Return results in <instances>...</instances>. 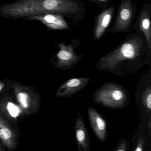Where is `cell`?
Instances as JSON below:
<instances>
[{
  "instance_id": "obj_1",
  "label": "cell",
  "mask_w": 151,
  "mask_h": 151,
  "mask_svg": "<svg viewBox=\"0 0 151 151\" xmlns=\"http://www.w3.org/2000/svg\"><path fill=\"white\" fill-rule=\"evenodd\" d=\"M142 46L139 39H131L100 58L96 68L120 77L134 74L145 63Z\"/></svg>"
},
{
  "instance_id": "obj_2",
  "label": "cell",
  "mask_w": 151,
  "mask_h": 151,
  "mask_svg": "<svg viewBox=\"0 0 151 151\" xmlns=\"http://www.w3.org/2000/svg\"><path fill=\"white\" fill-rule=\"evenodd\" d=\"M78 6L71 0H17L0 6V17L24 19L32 16L52 13L61 15L73 14Z\"/></svg>"
},
{
  "instance_id": "obj_3",
  "label": "cell",
  "mask_w": 151,
  "mask_h": 151,
  "mask_svg": "<svg viewBox=\"0 0 151 151\" xmlns=\"http://www.w3.org/2000/svg\"><path fill=\"white\" fill-rule=\"evenodd\" d=\"M92 98L97 104L111 109L124 108L130 101L127 89L115 82L103 84L93 93Z\"/></svg>"
},
{
  "instance_id": "obj_4",
  "label": "cell",
  "mask_w": 151,
  "mask_h": 151,
  "mask_svg": "<svg viewBox=\"0 0 151 151\" xmlns=\"http://www.w3.org/2000/svg\"><path fill=\"white\" fill-rule=\"evenodd\" d=\"M11 91L23 117L33 116L40 109L41 96L33 87L12 81Z\"/></svg>"
},
{
  "instance_id": "obj_5",
  "label": "cell",
  "mask_w": 151,
  "mask_h": 151,
  "mask_svg": "<svg viewBox=\"0 0 151 151\" xmlns=\"http://www.w3.org/2000/svg\"><path fill=\"white\" fill-rule=\"evenodd\" d=\"M59 48L58 52L50 60L52 66L62 70H70L78 63L83 55H78L72 45H66L64 43L55 44Z\"/></svg>"
},
{
  "instance_id": "obj_6",
  "label": "cell",
  "mask_w": 151,
  "mask_h": 151,
  "mask_svg": "<svg viewBox=\"0 0 151 151\" xmlns=\"http://www.w3.org/2000/svg\"><path fill=\"white\" fill-rule=\"evenodd\" d=\"M18 126L0 114V142L9 151H14L18 147L20 138Z\"/></svg>"
},
{
  "instance_id": "obj_7",
  "label": "cell",
  "mask_w": 151,
  "mask_h": 151,
  "mask_svg": "<svg viewBox=\"0 0 151 151\" xmlns=\"http://www.w3.org/2000/svg\"><path fill=\"white\" fill-rule=\"evenodd\" d=\"M0 114L16 124L19 119L23 117L20 107L14 99L11 87L0 93Z\"/></svg>"
},
{
  "instance_id": "obj_8",
  "label": "cell",
  "mask_w": 151,
  "mask_h": 151,
  "mask_svg": "<svg viewBox=\"0 0 151 151\" xmlns=\"http://www.w3.org/2000/svg\"><path fill=\"white\" fill-rule=\"evenodd\" d=\"M91 81L87 77H76L70 78L59 86L55 92L58 98H69L77 94L84 89Z\"/></svg>"
},
{
  "instance_id": "obj_9",
  "label": "cell",
  "mask_w": 151,
  "mask_h": 151,
  "mask_svg": "<svg viewBox=\"0 0 151 151\" xmlns=\"http://www.w3.org/2000/svg\"><path fill=\"white\" fill-rule=\"evenodd\" d=\"M87 115L92 129L97 138L101 142L106 140L109 136L107 124L103 116L95 109L90 107Z\"/></svg>"
},
{
  "instance_id": "obj_10",
  "label": "cell",
  "mask_w": 151,
  "mask_h": 151,
  "mask_svg": "<svg viewBox=\"0 0 151 151\" xmlns=\"http://www.w3.org/2000/svg\"><path fill=\"white\" fill-rule=\"evenodd\" d=\"M24 19L40 22L49 29L59 30L69 29L68 25L63 17L62 15L59 14L47 13L28 17Z\"/></svg>"
},
{
  "instance_id": "obj_11",
  "label": "cell",
  "mask_w": 151,
  "mask_h": 151,
  "mask_svg": "<svg viewBox=\"0 0 151 151\" xmlns=\"http://www.w3.org/2000/svg\"><path fill=\"white\" fill-rule=\"evenodd\" d=\"M78 151H91V140L85 123L81 114L78 113L74 127Z\"/></svg>"
},
{
  "instance_id": "obj_12",
  "label": "cell",
  "mask_w": 151,
  "mask_h": 151,
  "mask_svg": "<svg viewBox=\"0 0 151 151\" xmlns=\"http://www.w3.org/2000/svg\"><path fill=\"white\" fill-rule=\"evenodd\" d=\"M133 17L131 3L129 0L122 2L115 24L114 30L116 32L126 30L129 28Z\"/></svg>"
},
{
  "instance_id": "obj_13",
  "label": "cell",
  "mask_w": 151,
  "mask_h": 151,
  "mask_svg": "<svg viewBox=\"0 0 151 151\" xmlns=\"http://www.w3.org/2000/svg\"><path fill=\"white\" fill-rule=\"evenodd\" d=\"M113 13L114 8L111 6L104 10L98 16L94 30V37L95 39L100 38L104 34L111 22Z\"/></svg>"
},
{
  "instance_id": "obj_14",
  "label": "cell",
  "mask_w": 151,
  "mask_h": 151,
  "mask_svg": "<svg viewBox=\"0 0 151 151\" xmlns=\"http://www.w3.org/2000/svg\"><path fill=\"white\" fill-rule=\"evenodd\" d=\"M139 26L145 34L148 49L150 50L151 47V28L150 17L148 11H144L141 13L139 19Z\"/></svg>"
},
{
  "instance_id": "obj_15",
  "label": "cell",
  "mask_w": 151,
  "mask_h": 151,
  "mask_svg": "<svg viewBox=\"0 0 151 151\" xmlns=\"http://www.w3.org/2000/svg\"><path fill=\"white\" fill-rule=\"evenodd\" d=\"M141 102L147 113L151 112V87L148 86L144 90L141 96Z\"/></svg>"
},
{
  "instance_id": "obj_16",
  "label": "cell",
  "mask_w": 151,
  "mask_h": 151,
  "mask_svg": "<svg viewBox=\"0 0 151 151\" xmlns=\"http://www.w3.org/2000/svg\"><path fill=\"white\" fill-rule=\"evenodd\" d=\"M129 142L124 139H121L119 141L114 151H128L129 147Z\"/></svg>"
},
{
  "instance_id": "obj_17",
  "label": "cell",
  "mask_w": 151,
  "mask_h": 151,
  "mask_svg": "<svg viewBox=\"0 0 151 151\" xmlns=\"http://www.w3.org/2000/svg\"><path fill=\"white\" fill-rule=\"evenodd\" d=\"M12 82V81L6 78L0 79V93L10 89Z\"/></svg>"
},
{
  "instance_id": "obj_18",
  "label": "cell",
  "mask_w": 151,
  "mask_h": 151,
  "mask_svg": "<svg viewBox=\"0 0 151 151\" xmlns=\"http://www.w3.org/2000/svg\"><path fill=\"white\" fill-rule=\"evenodd\" d=\"M144 140L142 138H140L139 139L136 148L134 149L135 151H144Z\"/></svg>"
},
{
  "instance_id": "obj_19",
  "label": "cell",
  "mask_w": 151,
  "mask_h": 151,
  "mask_svg": "<svg viewBox=\"0 0 151 151\" xmlns=\"http://www.w3.org/2000/svg\"><path fill=\"white\" fill-rule=\"evenodd\" d=\"M5 149L3 148V146L1 145V143H0V151H4Z\"/></svg>"
},
{
  "instance_id": "obj_20",
  "label": "cell",
  "mask_w": 151,
  "mask_h": 151,
  "mask_svg": "<svg viewBox=\"0 0 151 151\" xmlns=\"http://www.w3.org/2000/svg\"><path fill=\"white\" fill-rule=\"evenodd\" d=\"M99 1H106V0H99Z\"/></svg>"
}]
</instances>
